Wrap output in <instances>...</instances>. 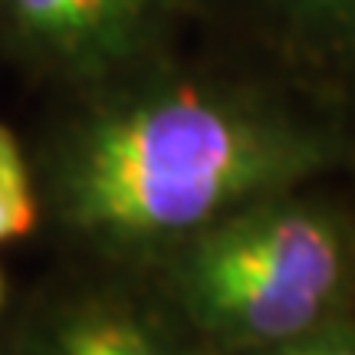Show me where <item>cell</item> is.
Here are the masks:
<instances>
[{"instance_id":"obj_2","label":"cell","mask_w":355,"mask_h":355,"mask_svg":"<svg viewBox=\"0 0 355 355\" xmlns=\"http://www.w3.org/2000/svg\"><path fill=\"white\" fill-rule=\"evenodd\" d=\"M345 277L343 237L309 207H257L207 227L184 263L194 313L217 332L286 345L316 326Z\"/></svg>"},{"instance_id":"obj_1","label":"cell","mask_w":355,"mask_h":355,"mask_svg":"<svg viewBox=\"0 0 355 355\" xmlns=\"http://www.w3.org/2000/svg\"><path fill=\"white\" fill-rule=\"evenodd\" d=\"M300 171L277 128L198 92H168L102 115L60 165V211L109 243L207 230Z\"/></svg>"},{"instance_id":"obj_7","label":"cell","mask_w":355,"mask_h":355,"mask_svg":"<svg viewBox=\"0 0 355 355\" xmlns=\"http://www.w3.org/2000/svg\"><path fill=\"white\" fill-rule=\"evenodd\" d=\"M3 300H7V286H3V273H0V309H3Z\"/></svg>"},{"instance_id":"obj_6","label":"cell","mask_w":355,"mask_h":355,"mask_svg":"<svg viewBox=\"0 0 355 355\" xmlns=\"http://www.w3.org/2000/svg\"><path fill=\"white\" fill-rule=\"evenodd\" d=\"M290 352L293 355H355V343L343 339V336H332V339H316V343H306V345H290Z\"/></svg>"},{"instance_id":"obj_4","label":"cell","mask_w":355,"mask_h":355,"mask_svg":"<svg viewBox=\"0 0 355 355\" xmlns=\"http://www.w3.org/2000/svg\"><path fill=\"white\" fill-rule=\"evenodd\" d=\"M43 355H171L135 319L109 309H83L56 322Z\"/></svg>"},{"instance_id":"obj_8","label":"cell","mask_w":355,"mask_h":355,"mask_svg":"<svg viewBox=\"0 0 355 355\" xmlns=\"http://www.w3.org/2000/svg\"><path fill=\"white\" fill-rule=\"evenodd\" d=\"M273 355H293V352H290V345H286V349H279V352H273Z\"/></svg>"},{"instance_id":"obj_5","label":"cell","mask_w":355,"mask_h":355,"mask_svg":"<svg viewBox=\"0 0 355 355\" xmlns=\"http://www.w3.org/2000/svg\"><path fill=\"white\" fill-rule=\"evenodd\" d=\"M37 191L24 148L10 128L0 122V243L24 241L37 227Z\"/></svg>"},{"instance_id":"obj_3","label":"cell","mask_w":355,"mask_h":355,"mask_svg":"<svg viewBox=\"0 0 355 355\" xmlns=\"http://www.w3.org/2000/svg\"><path fill=\"white\" fill-rule=\"evenodd\" d=\"M17 33L69 63H92L135 40L162 0H3Z\"/></svg>"}]
</instances>
